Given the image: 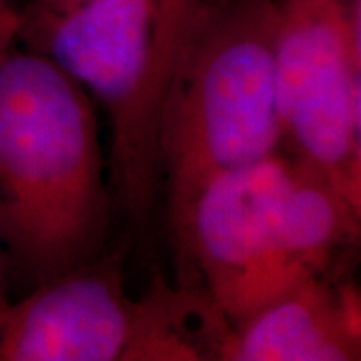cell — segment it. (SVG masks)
<instances>
[{
    "instance_id": "11",
    "label": "cell",
    "mask_w": 361,
    "mask_h": 361,
    "mask_svg": "<svg viewBox=\"0 0 361 361\" xmlns=\"http://www.w3.org/2000/svg\"><path fill=\"white\" fill-rule=\"evenodd\" d=\"M8 269H11L8 259L4 249L0 247V311L8 303Z\"/></svg>"
},
{
    "instance_id": "4",
    "label": "cell",
    "mask_w": 361,
    "mask_h": 361,
    "mask_svg": "<svg viewBox=\"0 0 361 361\" xmlns=\"http://www.w3.org/2000/svg\"><path fill=\"white\" fill-rule=\"evenodd\" d=\"M213 303L163 281L133 299L118 259H92L0 311V361H199Z\"/></svg>"
},
{
    "instance_id": "9",
    "label": "cell",
    "mask_w": 361,
    "mask_h": 361,
    "mask_svg": "<svg viewBox=\"0 0 361 361\" xmlns=\"http://www.w3.org/2000/svg\"><path fill=\"white\" fill-rule=\"evenodd\" d=\"M23 25V11L13 2L0 0V63L18 44V32Z\"/></svg>"
},
{
    "instance_id": "8",
    "label": "cell",
    "mask_w": 361,
    "mask_h": 361,
    "mask_svg": "<svg viewBox=\"0 0 361 361\" xmlns=\"http://www.w3.org/2000/svg\"><path fill=\"white\" fill-rule=\"evenodd\" d=\"M215 0H155V35L151 66V109L159 111L163 92L180 52Z\"/></svg>"
},
{
    "instance_id": "2",
    "label": "cell",
    "mask_w": 361,
    "mask_h": 361,
    "mask_svg": "<svg viewBox=\"0 0 361 361\" xmlns=\"http://www.w3.org/2000/svg\"><path fill=\"white\" fill-rule=\"evenodd\" d=\"M361 209L317 167L275 155L211 179L173 231L180 257L227 322H243L303 279L336 271Z\"/></svg>"
},
{
    "instance_id": "3",
    "label": "cell",
    "mask_w": 361,
    "mask_h": 361,
    "mask_svg": "<svg viewBox=\"0 0 361 361\" xmlns=\"http://www.w3.org/2000/svg\"><path fill=\"white\" fill-rule=\"evenodd\" d=\"M275 32L277 0H215L180 52L155 127L171 231L209 180L281 151Z\"/></svg>"
},
{
    "instance_id": "5",
    "label": "cell",
    "mask_w": 361,
    "mask_h": 361,
    "mask_svg": "<svg viewBox=\"0 0 361 361\" xmlns=\"http://www.w3.org/2000/svg\"><path fill=\"white\" fill-rule=\"evenodd\" d=\"M155 0H80L61 14L23 11L18 42L52 59L111 123L113 183L125 213L149 217L159 191L151 66Z\"/></svg>"
},
{
    "instance_id": "6",
    "label": "cell",
    "mask_w": 361,
    "mask_h": 361,
    "mask_svg": "<svg viewBox=\"0 0 361 361\" xmlns=\"http://www.w3.org/2000/svg\"><path fill=\"white\" fill-rule=\"evenodd\" d=\"M283 145L361 209V0H277Z\"/></svg>"
},
{
    "instance_id": "7",
    "label": "cell",
    "mask_w": 361,
    "mask_h": 361,
    "mask_svg": "<svg viewBox=\"0 0 361 361\" xmlns=\"http://www.w3.org/2000/svg\"><path fill=\"white\" fill-rule=\"evenodd\" d=\"M213 360H361L360 291L336 271L307 277L243 322L227 323Z\"/></svg>"
},
{
    "instance_id": "1",
    "label": "cell",
    "mask_w": 361,
    "mask_h": 361,
    "mask_svg": "<svg viewBox=\"0 0 361 361\" xmlns=\"http://www.w3.org/2000/svg\"><path fill=\"white\" fill-rule=\"evenodd\" d=\"M99 118L47 54L0 63V247L32 285L101 257L111 219Z\"/></svg>"
},
{
    "instance_id": "10",
    "label": "cell",
    "mask_w": 361,
    "mask_h": 361,
    "mask_svg": "<svg viewBox=\"0 0 361 361\" xmlns=\"http://www.w3.org/2000/svg\"><path fill=\"white\" fill-rule=\"evenodd\" d=\"M80 0H35L26 11L39 14H61L77 6Z\"/></svg>"
}]
</instances>
